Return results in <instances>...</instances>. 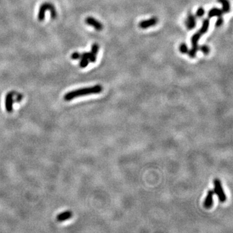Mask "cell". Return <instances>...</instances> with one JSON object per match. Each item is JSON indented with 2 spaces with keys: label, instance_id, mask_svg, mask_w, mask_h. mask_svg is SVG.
<instances>
[{
  "label": "cell",
  "instance_id": "cell-9",
  "mask_svg": "<svg viewBox=\"0 0 233 233\" xmlns=\"http://www.w3.org/2000/svg\"><path fill=\"white\" fill-rule=\"evenodd\" d=\"M224 13L221 9L218 8H213L208 13V17L209 18L213 17H219L223 15Z\"/></svg>",
  "mask_w": 233,
  "mask_h": 233
},
{
  "label": "cell",
  "instance_id": "cell-16",
  "mask_svg": "<svg viewBox=\"0 0 233 233\" xmlns=\"http://www.w3.org/2000/svg\"><path fill=\"white\" fill-rule=\"evenodd\" d=\"M89 63H90V61L88 60V59H87L86 58H84V57H81L79 65H80V68H85L88 65Z\"/></svg>",
  "mask_w": 233,
  "mask_h": 233
},
{
  "label": "cell",
  "instance_id": "cell-17",
  "mask_svg": "<svg viewBox=\"0 0 233 233\" xmlns=\"http://www.w3.org/2000/svg\"><path fill=\"white\" fill-rule=\"evenodd\" d=\"M179 50L181 53L186 54L188 51V46H186V44H185V43H181L179 47Z\"/></svg>",
  "mask_w": 233,
  "mask_h": 233
},
{
  "label": "cell",
  "instance_id": "cell-8",
  "mask_svg": "<svg viewBox=\"0 0 233 233\" xmlns=\"http://www.w3.org/2000/svg\"><path fill=\"white\" fill-rule=\"evenodd\" d=\"M185 25L188 30H192L195 28L196 25V16L194 14H188L187 18L185 20Z\"/></svg>",
  "mask_w": 233,
  "mask_h": 233
},
{
  "label": "cell",
  "instance_id": "cell-1",
  "mask_svg": "<svg viewBox=\"0 0 233 233\" xmlns=\"http://www.w3.org/2000/svg\"><path fill=\"white\" fill-rule=\"evenodd\" d=\"M103 90V86L101 85L97 84L93 86L78 89V90L69 92L64 95V98L65 101H69L76 97L101 93Z\"/></svg>",
  "mask_w": 233,
  "mask_h": 233
},
{
  "label": "cell",
  "instance_id": "cell-19",
  "mask_svg": "<svg viewBox=\"0 0 233 233\" xmlns=\"http://www.w3.org/2000/svg\"><path fill=\"white\" fill-rule=\"evenodd\" d=\"M199 49L201 51L202 53H203L205 55L208 54L210 52V48L208 47V46L206 45H203V46H201L200 47H199Z\"/></svg>",
  "mask_w": 233,
  "mask_h": 233
},
{
  "label": "cell",
  "instance_id": "cell-5",
  "mask_svg": "<svg viewBox=\"0 0 233 233\" xmlns=\"http://www.w3.org/2000/svg\"><path fill=\"white\" fill-rule=\"evenodd\" d=\"M85 22H86V24L87 25H89L93 27L97 31H100L103 30V25L101 23V22L98 21L97 19H96L95 18H93V17L86 18V19H85Z\"/></svg>",
  "mask_w": 233,
  "mask_h": 233
},
{
  "label": "cell",
  "instance_id": "cell-7",
  "mask_svg": "<svg viewBox=\"0 0 233 233\" xmlns=\"http://www.w3.org/2000/svg\"><path fill=\"white\" fill-rule=\"evenodd\" d=\"M13 93H8L5 97V109L7 112L10 113L13 110Z\"/></svg>",
  "mask_w": 233,
  "mask_h": 233
},
{
  "label": "cell",
  "instance_id": "cell-13",
  "mask_svg": "<svg viewBox=\"0 0 233 233\" xmlns=\"http://www.w3.org/2000/svg\"><path fill=\"white\" fill-rule=\"evenodd\" d=\"M81 57L86 58L87 59H88L89 61L92 63L95 62L97 60V55L94 54L92 52L91 53H88V52L83 53L82 54H81Z\"/></svg>",
  "mask_w": 233,
  "mask_h": 233
},
{
  "label": "cell",
  "instance_id": "cell-21",
  "mask_svg": "<svg viewBox=\"0 0 233 233\" xmlns=\"http://www.w3.org/2000/svg\"><path fill=\"white\" fill-rule=\"evenodd\" d=\"M223 24H224V18L221 16L218 17V19H217V20L216 21V24H215V26L216 27H219L223 25Z\"/></svg>",
  "mask_w": 233,
  "mask_h": 233
},
{
  "label": "cell",
  "instance_id": "cell-3",
  "mask_svg": "<svg viewBox=\"0 0 233 233\" xmlns=\"http://www.w3.org/2000/svg\"><path fill=\"white\" fill-rule=\"evenodd\" d=\"M214 192L218 197L219 200L221 203H224L227 200V196L224 192L222 185L219 179H216L214 181Z\"/></svg>",
  "mask_w": 233,
  "mask_h": 233
},
{
  "label": "cell",
  "instance_id": "cell-12",
  "mask_svg": "<svg viewBox=\"0 0 233 233\" xmlns=\"http://www.w3.org/2000/svg\"><path fill=\"white\" fill-rule=\"evenodd\" d=\"M217 1L222 5V8H221V10H222L224 14L228 13L230 11V3L228 0H217Z\"/></svg>",
  "mask_w": 233,
  "mask_h": 233
},
{
  "label": "cell",
  "instance_id": "cell-20",
  "mask_svg": "<svg viewBox=\"0 0 233 233\" xmlns=\"http://www.w3.org/2000/svg\"><path fill=\"white\" fill-rule=\"evenodd\" d=\"M99 51V46L97 43H93V45L92 46V48H91V52L92 53H93L94 54L97 55L98 52Z\"/></svg>",
  "mask_w": 233,
  "mask_h": 233
},
{
  "label": "cell",
  "instance_id": "cell-6",
  "mask_svg": "<svg viewBox=\"0 0 233 233\" xmlns=\"http://www.w3.org/2000/svg\"><path fill=\"white\" fill-rule=\"evenodd\" d=\"M214 191L210 190L208 191L206 197L205 199L204 203H203V205L205 208L209 209L213 207V203H214Z\"/></svg>",
  "mask_w": 233,
  "mask_h": 233
},
{
  "label": "cell",
  "instance_id": "cell-22",
  "mask_svg": "<svg viewBox=\"0 0 233 233\" xmlns=\"http://www.w3.org/2000/svg\"><path fill=\"white\" fill-rule=\"evenodd\" d=\"M71 58L73 60H79L81 58V54L78 52H75L71 54Z\"/></svg>",
  "mask_w": 233,
  "mask_h": 233
},
{
  "label": "cell",
  "instance_id": "cell-11",
  "mask_svg": "<svg viewBox=\"0 0 233 233\" xmlns=\"http://www.w3.org/2000/svg\"><path fill=\"white\" fill-rule=\"evenodd\" d=\"M209 25H210V20L208 19H207V18L204 19L203 21V23H202V26L201 29H199V32L200 33V34L202 35L205 34V33L208 30Z\"/></svg>",
  "mask_w": 233,
  "mask_h": 233
},
{
  "label": "cell",
  "instance_id": "cell-15",
  "mask_svg": "<svg viewBox=\"0 0 233 233\" xmlns=\"http://www.w3.org/2000/svg\"><path fill=\"white\" fill-rule=\"evenodd\" d=\"M198 49H199V46H192L190 50L188 49V51L187 53L188 54V56L192 58H194L196 56V54L197 53Z\"/></svg>",
  "mask_w": 233,
  "mask_h": 233
},
{
  "label": "cell",
  "instance_id": "cell-18",
  "mask_svg": "<svg viewBox=\"0 0 233 233\" xmlns=\"http://www.w3.org/2000/svg\"><path fill=\"white\" fill-rule=\"evenodd\" d=\"M205 14V9L203 7H199L197 8L196 13V16L198 18H202Z\"/></svg>",
  "mask_w": 233,
  "mask_h": 233
},
{
  "label": "cell",
  "instance_id": "cell-2",
  "mask_svg": "<svg viewBox=\"0 0 233 233\" xmlns=\"http://www.w3.org/2000/svg\"><path fill=\"white\" fill-rule=\"evenodd\" d=\"M47 10L50 11L51 17L52 19H55L57 18V12L54 6L51 3L46 2L42 3L39 8V11L38 14V19L39 21H42L44 19H45L46 12Z\"/></svg>",
  "mask_w": 233,
  "mask_h": 233
},
{
  "label": "cell",
  "instance_id": "cell-14",
  "mask_svg": "<svg viewBox=\"0 0 233 233\" xmlns=\"http://www.w3.org/2000/svg\"><path fill=\"white\" fill-rule=\"evenodd\" d=\"M202 35L198 32L195 33V34L191 38V43L192 46H198V42L201 38Z\"/></svg>",
  "mask_w": 233,
  "mask_h": 233
},
{
  "label": "cell",
  "instance_id": "cell-4",
  "mask_svg": "<svg viewBox=\"0 0 233 233\" xmlns=\"http://www.w3.org/2000/svg\"><path fill=\"white\" fill-rule=\"evenodd\" d=\"M158 19L156 17H152L148 19L141 21L139 24V26L140 28L142 29H146L155 25L158 24Z\"/></svg>",
  "mask_w": 233,
  "mask_h": 233
},
{
  "label": "cell",
  "instance_id": "cell-10",
  "mask_svg": "<svg viewBox=\"0 0 233 233\" xmlns=\"http://www.w3.org/2000/svg\"><path fill=\"white\" fill-rule=\"evenodd\" d=\"M72 216H73V213L71 211H69V210H68V211H65V212L59 214L57 216V219L58 221H64L70 219L72 217Z\"/></svg>",
  "mask_w": 233,
  "mask_h": 233
}]
</instances>
